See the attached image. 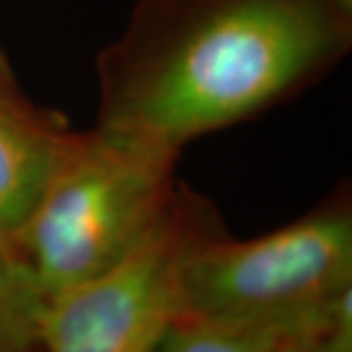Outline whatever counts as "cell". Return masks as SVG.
<instances>
[{
    "label": "cell",
    "mask_w": 352,
    "mask_h": 352,
    "mask_svg": "<svg viewBox=\"0 0 352 352\" xmlns=\"http://www.w3.org/2000/svg\"><path fill=\"white\" fill-rule=\"evenodd\" d=\"M327 0H176L102 65V129L178 153L258 112L344 51Z\"/></svg>",
    "instance_id": "1"
},
{
    "label": "cell",
    "mask_w": 352,
    "mask_h": 352,
    "mask_svg": "<svg viewBox=\"0 0 352 352\" xmlns=\"http://www.w3.org/2000/svg\"><path fill=\"white\" fill-rule=\"evenodd\" d=\"M176 155L102 127L65 133L36 206L10 241L45 302L138 247L175 198Z\"/></svg>",
    "instance_id": "2"
},
{
    "label": "cell",
    "mask_w": 352,
    "mask_h": 352,
    "mask_svg": "<svg viewBox=\"0 0 352 352\" xmlns=\"http://www.w3.org/2000/svg\"><path fill=\"white\" fill-rule=\"evenodd\" d=\"M182 314L280 317L314 311L352 286V217L317 210L249 241L192 227L178 263Z\"/></svg>",
    "instance_id": "3"
},
{
    "label": "cell",
    "mask_w": 352,
    "mask_h": 352,
    "mask_svg": "<svg viewBox=\"0 0 352 352\" xmlns=\"http://www.w3.org/2000/svg\"><path fill=\"white\" fill-rule=\"evenodd\" d=\"M198 212L173 198L151 231L118 264L45 302V352H153L182 314L178 263Z\"/></svg>",
    "instance_id": "4"
},
{
    "label": "cell",
    "mask_w": 352,
    "mask_h": 352,
    "mask_svg": "<svg viewBox=\"0 0 352 352\" xmlns=\"http://www.w3.org/2000/svg\"><path fill=\"white\" fill-rule=\"evenodd\" d=\"M327 331L352 335V286L305 314L280 317L180 314L153 352H284L296 340Z\"/></svg>",
    "instance_id": "5"
},
{
    "label": "cell",
    "mask_w": 352,
    "mask_h": 352,
    "mask_svg": "<svg viewBox=\"0 0 352 352\" xmlns=\"http://www.w3.org/2000/svg\"><path fill=\"white\" fill-rule=\"evenodd\" d=\"M65 129L50 116L0 102V239L22 229L61 147Z\"/></svg>",
    "instance_id": "6"
},
{
    "label": "cell",
    "mask_w": 352,
    "mask_h": 352,
    "mask_svg": "<svg viewBox=\"0 0 352 352\" xmlns=\"http://www.w3.org/2000/svg\"><path fill=\"white\" fill-rule=\"evenodd\" d=\"M45 298L10 241L0 239V352L39 349Z\"/></svg>",
    "instance_id": "7"
},
{
    "label": "cell",
    "mask_w": 352,
    "mask_h": 352,
    "mask_svg": "<svg viewBox=\"0 0 352 352\" xmlns=\"http://www.w3.org/2000/svg\"><path fill=\"white\" fill-rule=\"evenodd\" d=\"M284 352H352V335L327 331L292 342Z\"/></svg>",
    "instance_id": "8"
},
{
    "label": "cell",
    "mask_w": 352,
    "mask_h": 352,
    "mask_svg": "<svg viewBox=\"0 0 352 352\" xmlns=\"http://www.w3.org/2000/svg\"><path fill=\"white\" fill-rule=\"evenodd\" d=\"M0 102L20 106V108H32V104L16 90V85H14L12 76L8 73V67L4 65L2 57H0Z\"/></svg>",
    "instance_id": "9"
},
{
    "label": "cell",
    "mask_w": 352,
    "mask_h": 352,
    "mask_svg": "<svg viewBox=\"0 0 352 352\" xmlns=\"http://www.w3.org/2000/svg\"><path fill=\"white\" fill-rule=\"evenodd\" d=\"M327 2L333 6V10L339 14L340 18H344L346 22H351L352 0H327Z\"/></svg>",
    "instance_id": "10"
}]
</instances>
